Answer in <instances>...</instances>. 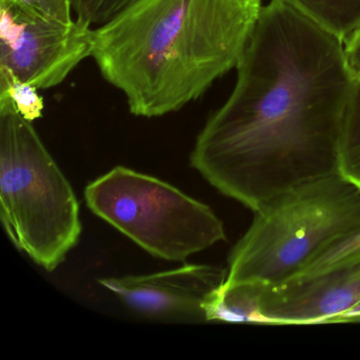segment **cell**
Here are the masks:
<instances>
[{
	"label": "cell",
	"instance_id": "cell-3",
	"mask_svg": "<svg viewBox=\"0 0 360 360\" xmlns=\"http://www.w3.org/2000/svg\"><path fill=\"white\" fill-rule=\"evenodd\" d=\"M360 229V188L342 174L299 185L254 212L229 257L225 285L274 288Z\"/></svg>",
	"mask_w": 360,
	"mask_h": 360
},
{
	"label": "cell",
	"instance_id": "cell-18",
	"mask_svg": "<svg viewBox=\"0 0 360 360\" xmlns=\"http://www.w3.org/2000/svg\"><path fill=\"white\" fill-rule=\"evenodd\" d=\"M357 34H360V32H358Z\"/></svg>",
	"mask_w": 360,
	"mask_h": 360
},
{
	"label": "cell",
	"instance_id": "cell-10",
	"mask_svg": "<svg viewBox=\"0 0 360 360\" xmlns=\"http://www.w3.org/2000/svg\"><path fill=\"white\" fill-rule=\"evenodd\" d=\"M262 286L225 285L214 290L204 303L206 321L248 322L259 324V301Z\"/></svg>",
	"mask_w": 360,
	"mask_h": 360
},
{
	"label": "cell",
	"instance_id": "cell-6",
	"mask_svg": "<svg viewBox=\"0 0 360 360\" xmlns=\"http://www.w3.org/2000/svg\"><path fill=\"white\" fill-rule=\"evenodd\" d=\"M94 31L81 20L58 24L0 5V68L39 90L56 87L92 56Z\"/></svg>",
	"mask_w": 360,
	"mask_h": 360
},
{
	"label": "cell",
	"instance_id": "cell-17",
	"mask_svg": "<svg viewBox=\"0 0 360 360\" xmlns=\"http://www.w3.org/2000/svg\"><path fill=\"white\" fill-rule=\"evenodd\" d=\"M345 322H360V303L337 317L334 323H345Z\"/></svg>",
	"mask_w": 360,
	"mask_h": 360
},
{
	"label": "cell",
	"instance_id": "cell-1",
	"mask_svg": "<svg viewBox=\"0 0 360 360\" xmlns=\"http://www.w3.org/2000/svg\"><path fill=\"white\" fill-rule=\"evenodd\" d=\"M226 102L206 122L191 165L252 212L339 172L357 79L345 44L285 0L263 6Z\"/></svg>",
	"mask_w": 360,
	"mask_h": 360
},
{
	"label": "cell",
	"instance_id": "cell-12",
	"mask_svg": "<svg viewBox=\"0 0 360 360\" xmlns=\"http://www.w3.org/2000/svg\"><path fill=\"white\" fill-rule=\"evenodd\" d=\"M339 174L360 188V81L358 79L341 136Z\"/></svg>",
	"mask_w": 360,
	"mask_h": 360
},
{
	"label": "cell",
	"instance_id": "cell-11",
	"mask_svg": "<svg viewBox=\"0 0 360 360\" xmlns=\"http://www.w3.org/2000/svg\"><path fill=\"white\" fill-rule=\"evenodd\" d=\"M357 263H360V229L339 240L283 284L309 281Z\"/></svg>",
	"mask_w": 360,
	"mask_h": 360
},
{
	"label": "cell",
	"instance_id": "cell-15",
	"mask_svg": "<svg viewBox=\"0 0 360 360\" xmlns=\"http://www.w3.org/2000/svg\"><path fill=\"white\" fill-rule=\"evenodd\" d=\"M0 5L20 10L28 15L58 24H71V0H0Z\"/></svg>",
	"mask_w": 360,
	"mask_h": 360
},
{
	"label": "cell",
	"instance_id": "cell-9",
	"mask_svg": "<svg viewBox=\"0 0 360 360\" xmlns=\"http://www.w3.org/2000/svg\"><path fill=\"white\" fill-rule=\"evenodd\" d=\"M343 44L360 32V0H285Z\"/></svg>",
	"mask_w": 360,
	"mask_h": 360
},
{
	"label": "cell",
	"instance_id": "cell-4",
	"mask_svg": "<svg viewBox=\"0 0 360 360\" xmlns=\"http://www.w3.org/2000/svg\"><path fill=\"white\" fill-rule=\"evenodd\" d=\"M0 204L16 248L48 271L58 269L81 238L75 191L31 122L0 96Z\"/></svg>",
	"mask_w": 360,
	"mask_h": 360
},
{
	"label": "cell",
	"instance_id": "cell-7",
	"mask_svg": "<svg viewBox=\"0 0 360 360\" xmlns=\"http://www.w3.org/2000/svg\"><path fill=\"white\" fill-rule=\"evenodd\" d=\"M227 269L210 264H186L147 275L98 279L126 307L158 321H206L204 303L225 283Z\"/></svg>",
	"mask_w": 360,
	"mask_h": 360
},
{
	"label": "cell",
	"instance_id": "cell-8",
	"mask_svg": "<svg viewBox=\"0 0 360 360\" xmlns=\"http://www.w3.org/2000/svg\"><path fill=\"white\" fill-rule=\"evenodd\" d=\"M360 303V263L300 283L262 288L259 324L334 323Z\"/></svg>",
	"mask_w": 360,
	"mask_h": 360
},
{
	"label": "cell",
	"instance_id": "cell-2",
	"mask_svg": "<svg viewBox=\"0 0 360 360\" xmlns=\"http://www.w3.org/2000/svg\"><path fill=\"white\" fill-rule=\"evenodd\" d=\"M262 7V0H138L94 28L91 58L132 115L163 117L237 68Z\"/></svg>",
	"mask_w": 360,
	"mask_h": 360
},
{
	"label": "cell",
	"instance_id": "cell-16",
	"mask_svg": "<svg viewBox=\"0 0 360 360\" xmlns=\"http://www.w3.org/2000/svg\"><path fill=\"white\" fill-rule=\"evenodd\" d=\"M345 51L349 70L360 81V34H356L345 44Z\"/></svg>",
	"mask_w": 360,
	"mask_h": 360
},
{
	"label": "cell",
	"instance_id": "cell-14",
	"mask_svg": "<svg viewBox=\"0 0 360 360\" xmlns=\"http://www.w3.org/2000/svg\"><path fill=\"white\" fill-rule=\"evenodd\" d=\"M138 0H71L77 20L100 27L111 22Z\"/></svg>",
	"mask_w": 360,
	"mask_h": 360
},
{
	"label": "cell",
	"instance_id": "cell-13",
	"mask_svg": "<svg viewBox=\"0 0 360 360\" xmlns=\"http://www.w3.org/2000/svg\"><path fill=\"white\" fill-rule=\"evenodd\" d=\"M0 96L9 98L22 117L31 123L43 117L45 105L44 98L39 94V89L1 68Z\"/></svg>",
	"mask_w": 360,
	"mask_h": 360
},
{
	"label": "cell",
	"instance_id": "cell-5",
	"mask_svg": "<svg viewBox=\"0 0 360 360\" xmlns=\"http://www.w3.org/2000/svg\"><path fill=\"white\" fill-rule=\"evenodd\" d=\"M84 195L96 217L162 260L182 262L226 239L210 206L124 166L90 182Z\"/></svg>",
	"mask_w": 360,
	"mask_h": 360
}]
</instances>
